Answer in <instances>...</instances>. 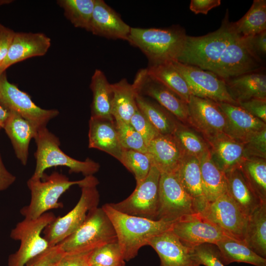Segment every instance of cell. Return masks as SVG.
Here are the masks:
<instances>
[{"instance_id": "1", "label": "cell", "mask_w": 266, "mask_h": 266, "mask_svg": "<svg viewBox=\"0 0 266 266\" xmlns=\"http://www.w3.org/2000/svg\"><path fill=\"white\" fill-rule=\"evenodd\" d=\"M102 208L110 219L125 261L135 258L139 249L153 237L170 229L172 223L128 215L109 203Z\"/></svg>"}, {"instance_id": "2", "label": "cell", "mask_w": 266, "mask_h": 266, "mask_svg": "<svg viewBox=\"0 0 266 266\" xmlns=\"http://www.w3.org/2000/svg\"><path fill=\"white\" fill-rule=\"evenodd\" d=\"M187 35L184 30L143 29L131 27L127 40L139 48L150 64L177 61L184 49Z\"/></svg>"}, {"instance_id": "3", "label": "cell", "mask_w": 266, "mask_h": 266, "mask_svg": "<svg viewBox=\"0 0 266 266\" xmlns=\"http://www.w3.org/2000/svg\"><path fill=\"white\" fill-rule=\"evenodd\" d=\"M228 10L219 29L200 36H187L177 61L213 72L228 45L235 35Z\"/></svg>"}, {"instance_id": "4", "label": "cell", "mask_w": 266, "mask_h": 266, "mask_svg": "<svg viewBox=\"0 0 266 266\" xmlns=\"http://www.w3.org/2000/svg\"><path fill=\"white\" fill-rule=\"evenodd\" d=\"M34 139L36 145V166L33 179H41L44 171L53 166H66L70 173H81L85 176L94 175L100 169L99 164L89 158L81 161L66 155L60 148L59 138L46 127L37 130Z\"/></svg>"}, {"instance_id": "5", "label": "cell", "mask_w": 266, "mask_h": 266, "mask_svg": "<svg viewBox=\"0 0 266 266\" xmlns=\"http://www.w3.org/2000/svg\"><path fill=\"white\" fill-rule=\"evenodd\" d=\"M98 179L94 175L85 176L78 185L81 189L76 205L66 215L56 217L44 230L43 237L50 247L54 246L74 233L84 223L90 210L98 207L100 195Z\"/></svg>"}, {"instance_id": "6", "label": "cell", "mask_w": 266, "mask_h": 266, "mask_svg": "<svg viewBox=\"0 0 266 266\" xmlns=\"http://www.w3.org/2000/svg\"><path fill=\"white\" fill-rule=\"evenodd\" d=\"M117 241L114 227L101 207L90 210L86 220L72 234L58 244L64 253L89 252Z\"/></svg>"}, {"instance_id": "7", "label": "cell", "mask_w": 266, "mask_h": 266, "mask_svg": "<svg viewBox=\"0 0 266 266\" xmlns=\"http://www.w3.org/2000/svg\"><path fill=\"white\" fill-rule=\"evenodd\" d=\"M81 180L70 181L65 175L54 171L50 175L44 173L41 179L31 177L27 181L31 199L29 205L20 210L21 214L28 219L38 218L48 210L63 207L59 198L71 186L79 185Z\"/></svg>"}, {"instance_id": "8", "label": "cell", "mask_w": 266, "mask_h": 266, "mask_svg": "<svg viewBox=\"0 0 266 266\" xmlns=\"http://www.w3.org/2000/svg\"><path fill=\"white\" fill-rule=\"evenodd\" d=\"M56 218L53 213L46 212L37 218H25L17 224L10 236L14 240H19L20 245L19 249L9 257L8 266H24L51 247L41 233Z\"/></svg>"}, {"instance_id": "9", "label": "cell", "mask_w": 266, "mask_h": 266, "mask_svg": "<svg viewBox=\"0 0 266 266\" xmlns=\"http://www.w3.org/2000/svg\"><path fill=\"white\" fill-rule=\"evenodd\" d=\"M0 105L29 121L37 131L46 127L48 123L59 114L57 109H45L37 106L28 94L8 81L5 71L0 75Z\"/></svg>"}, {"instance_id": "10", "label": "cell", "mask_w": 266, "mask_h": 266, "mask_svg": "<svg viewBox=\"0 0 266 266\" xmlns=\"http://www.w3.org/2000/svg\"><path fill=\"white\" fill-rule=\"evenodd\" d=\"M161 173L152 165L148 174L126 199L109 205L122 213L157 220Z\"/></svg>"}, {"instance_id": "11", "label": "cell", "mask_w": 266, "mask_h": 266, "mask_svg": "<svg viewBox=\"0 0 266 266\" xmlns=\"http://www.w3.org/2000/svg\"><path fill=\"white\" fill-rule=\"evenodd\" d=\"M197 213L194 201L174 173H161L157 220L173 223L183 216Z\"/></svg>"}, {"instance_id": "12", "label": "cell", "mask_w": 266, "mask_h": 266, "mask_svg": "<svg viewBox=\"0 0 266 266\" xmlns=\"http://www.w3.org/2000/svg\"><path fill=\"white\" fill-rule=\"evenodd\" d=\"M173 64L186 81L192 95L216 102L238 105L229 94L224 80L213 72L178 61Z\"/></svg>"}, {"instance_id": "13", "label": "cell", "mask_w": 266, "mask_h": 266, "mask_svg": "<svg viewBox=\"0 0 266 266\" xmlns=\"http://www.w3.org/2000/svg\"><path fill=\"white\" fill-rule=\"evenodd\" d=\"M261 59L251 50L245 37L236 33L219 60L213 73L225 80L259 70Z\"/></svg>"}, {"instance_id": "14", "label": "cell", "mask_w": 266, "mask_h": 266, "mask_svg": "<svg viewBox=\"0 0 266 266\" xmlns=\"http://www.w3.org/2000/svg\"><path fill=\"white\" fill-rule=\"evenodd\" d=\"M170 231L181 242L191 248L206 243L215 244L228 235L200 213L183 216L172 223Z\"/></svg>"}, {"instance_id": "15", "label": "cell", "mask_w": 266, "mask_h": 266, "mask_svg": "<svg viewBox=\"0 0 266 266\" xmlns=\"http://www.w3.org/2000/svg\"><path fill=\"white\" fill-rule=\"evenodd\" d=\"M200 213L228 235L244 242L248 217L227 193L208 202Z\"/></svg>"}, {"instance_id": "16", "label": "cell", "mask_w": 266, "mask_h": 266, "mask_svg": "<svg viewBox=\"0 0 266 266\" xmlns=\"http://www.w3.org/2000/svg\"><path fill=\"white\" fill-rule=\"evenodd\" d=\"M187 104L188 122L206 141L226 134V118L216 102L192 95Z\"/></svg>"}, {"instance_id": "17", "label": "cell", "mask_w": 266, "mask_h": 266, "mask_svg": "<svg viewBox=\"0 0 266 266\" xmlns=\"http://www.w3.org/2000/svg\"><path fill=\"white\" fill-rule=\"evenodd\" d=\"M133 84L137 94L152 98L177 120L183 123L188 122L187 103L150 76L146 68L137 72Z\"/></svg>"}, {"instance_id": "18", "label": "cell", "mask_w": 266, "mask_h": 266, "mask_svg": "<svg viewBox=\"0 0 266 266\" xmlns=\"http://www.w3.org/2000/svg\"><path fill=\"white\" fill-rule=\"evenodd\" d=\"M148 245L158 254L160 266H201L193 248L181 242L170 229L153 237Z\"/></svg>"}, {"instance_id": "19", "label": "cell", "mask_w": 266, "mask_h": 266, "mask_svg": "<svg viewBox=\"0 0 266 266\" xmlns=\"http://www.w3.org/2000/svg\"><path fill=\"white\" fill-rule=\"evenodd\" d=\"M51 46V39L43 33H15L7 55L0 65L4 70L26 59L42 56Z\"/></svg>"}, {"instance_id": "20", "label": "cell", "mask_w": 266, "mask_h": 266, "mask_svg": "<svg viewBox=\"0 0 266 266\" xmlns=\"http://www.w3.org/2000/svg\"><path fill=\"white\" fill-rule=\"evenodd\" d=\"M131 27L103 0H95L88 31L111 39L127 40Z\"/></svg>"}, {"instance_id": "21", "label": "cell", "mask_w": 266, "mask_h": 266, "mask_svg": "<svg viewBox=\"0 0 266 266\" xmlns=\"http://www.w3.org/2000/svg\"><path fill=\"white\" fill-rule=\"evenodd\" d=\"M147 154L161 173H174L185 153L173 134H160L147 145Z\"/></svg>"}, {"instance_id": "22", "label": "cell", "mask_w": 266, "mask_h": 266, "mask_svg": "<svg viewBox=\"0 0 266 266\" xmlns=\"http://www.w3.org/2000/svg\"><path fill=\"white\" fill-rule=\"evenodd\" d=\"M225 115L226 135L241 142L266 129V123L254 117L238 105L217 102Z\"/></svg>"}, {"instance_id": "23", "label": "cell", "mask_w": 266, "mask_h": 266, "mask_svg": "<svg viewBox=\"0 0 266 266\" xmlns=\"http://www.w3.org/2000/svg\"><path fill=\"white\" fill-rule=\"evenodd\" d=\"M88 138L89 148L102 151L120 161L124 149L119 141L114 119L91 116Z\"/></svg>"}, {"instance_id": "24", "label": "cell", "mask_w": 266, "mask_h": 266, "mask_svg": "<svg viewBox=\"0 0 266 266\" xmlns=\"http://www.w3.org/2000/svg\"><path fill=\"white\" fill-rule=\"evenodd\" d=\"M194 201L197 213H201L208 202L204 195L199 159L185 154L174 172Z\"/></svg>"}, {"instance_id": "25", "label": "cell", "mask_w": 266, "mask_h": 266, "mask_svg": "<svg viewBox=\"0 0 266 266\" xmlns=\"http://www.w3.org/2000/svg\"><path fill=\"white\" fill-rule=\"evenodd\" d=\"M207 142L213 161L225 173L238 168L246 158L243 143L226 134Z\"/></svg>"}, {"instance_id": "26", "label": "cell", "mask_w": 266, "mask_h": 266, "mask_svg": "<svg viewBox=\"0 0 266 266\" xmlns=\"http://www.w3.org/2000/svg\"><path fill=\"white\" fill-rule=\"evenodd\" d=\"M228 91L238 104L253 99L266 100V75L260 70L224 80Z\"/></svg>"}, {"instance_id": "27", "label": "cell", "mask_w": 266, "mask_h": 266, "mask_svg": "<svg viewBox=\"0 0 266 266\" xmlns=\"http://www.w3.org/2000/svg\"><path fill=\"white\" fill-rule=\"evenodd\" d=\"M3 129L10 139L16 157L26 166L30 141L37 131L29 121L13 112H10Z\"/></svg>"}, {"instance_id": "28", "label": "cell", "mask_w": 266, "mask_h": 266, "mask_svg": "<svg viewBox=\"0 0 266 266\" xmlns=\"http://www.w3.org/2000/svg\"><path fill=\"white\" fill-rule=\"evenodd\" d=\"M226 176L227 194L248 217L263 202L250 187L239 167L226 173Z\"/></svg>"}, {"instance_id": "29", "label": "cell", "mask_w": 266, "mask_h": 266, "mask_svg": "<svg viewBox=\"0 0 266 266\" xmlns=\"http://www.w3.org/2000/svg\"><path fill=\"white\" fill-rule=\"evenodd\" d=\"M199 160L204 195L207 201L211 202L227 193L226 173L214 162L210 150Z\"/></svg>"}, {"instance_id": "30", "label": "cell", "mask_w": 266, "mask_h": 266, "mask_svg": "<svg viewBox=\"0 0 266 266\" xmlns=\"http://www.w3.org/2000/svg\"><path fill=\"white\" fill-rule=\"evenodd\" d=\"M214 245L225 266L240 262L255 266H266V258L257 255L243 241L226 235Z\"/></svg>"}, {"instance_id": "31", "label": "cell", "mask_w": 266, "mask_h": 266, "mask_svg": "<svg viewBox=\"0 0 266 266\" xmlns=\"http://www.w3.org/2000/svg\"><path fill=\"white\" fill-rule=\"evenodd\" d=\"M146 69L150 76L188 103L192 94L186 81L176 68L173 62L149 64Z\"/></svg>"}, {"instance_id": "32", "label": "cell", "mask_w": 266, "mask_h": 266, "mask_svg": "<svg viewBox=\"0 0 266 266\" xmlns=\"http://www.w3.org/2000/svg\"><path fill=\"white\" fill-rule=\"evenodd\" d=\"M93 94L91 117L113 120L111 113L113 90L112 84L108 81L100 70H95L90 85Z\"/></svg>"}, {"instance_id": "33", "label": "cell", "mask_w": 266, "mask_h": 266, "mask_svg": "<svg viewBox=\"0 0 266 266\" xmlns=\"http://www.w3.org/2000/svg\"><path fill=\"white\" fill-rule=\"evenodd\" d=\"M113 99L111 113L115 120L130 123L137 106V92L133 84L124 78L112 84Z\"/></svg>"}, {"instance_id": "34", "label": "cell", "mask_w": 266, "mask_h": 266, "mask_svg": "<svg viewBox=\"0 0 266 266\" xmlns=\"http://www.w3.org/2000/svg\"><path fill=\"white\" fill-rule=\"evenodd\" d=\"M244 242L255 253L266 258V202L248 217Z\"/></svg>"}, {"instance_id": "35", "label": "cell", "mask_w": 266, "mask_h": 266, "mask_svg": "<svg viewBox=\"0 0 266 266\" xmlns=\"http://www.w3.org/2000/svg\"><path fill=\"white\" fill-rule=\"evenodd\" d=\"M136 104L139 109L161 134H172L178 122L172 115L159 104L137 94Z\"/></svg>"}, {"instance_id": "36", "label": "cell", "mask_w": 266, "mask_h": 266, "mask_svg": "<svg viewBox=\"0 0 266 266\" xmlns=\"http://www.w3.org/2000/svg\"><path fill=\"white\" fill-rule=\"evenodd\" d=\"M234 32L246 37L266 31V0H254L247 13L239 20L231 22Z\"/></svg>"}, {"instance_id": "37", "label": "cell", "mask_w": 266, "mask_h": 266, "mask_svg": "<svg viewBox=\"0 0 266 266\" xmlns=\"http://www.w3.org/2000/svg\"><path fill=\"white\" fill-rule=\"evenodd\" d=\"M246 181L262 202H266V161L246 158L239 166Z\"/></svg>"}, {"instance_id": "38", "label": "cell", "mask_w": 266, "mask_h": 266, "mask_svg": "<svg viewBox=\"0 0 266 266\" xmlns=\"http://www.w3.org/2000/svg\"><path fill=\"white\" fill-rule=\"evenodd\" d=\"M57 3L63 9L65 16L75 27L88 31L95 0H58Z\"/></svg>"}, {"instance_id": "39", "label": "cell", "mask_w": 266, "mask_h": 266, "mask_svg": "<svg viewBox=\"0 0 266 266\" xmlns=\"http://www.w3.org/2000/svg\"><path fill=\"white\" fill-rule=\"evenodd\" d=\"M172 134L186 155L199 159L209 151L208 144L203 138L178 122Z\"/></svg>"}, {"instance_id": "40", "label": "cell", "mask_w": 266, "mask_h": 266, "mask_svg": "<svg viewBox=\"0 0 266 266\" xmlns=\"http://www.w3.org/2000/svg\"><path fill=\"white\" fill-rule=\"evenodd\" d=\"M120 162L133 174L136 185L146 178L152 166L147 153L127 149H124Z\"/></svg>"}, {"instance_id": "41", "label": "cell", "mask_w": 266, "mask_h": 266, "mask_svg": "<svg viewBox=\"0 0 266 266\" xmlns=\"http://www.w3.org/2000/svg\"><path fill=\"white\" fill-rule=\"evenodd\" d=\"M90 265L104 266H125L122 250L117 241L108 243L93 250Z\"/></svg>"}, {"instance_id": "42", "label": "cell", "mask_w": 266, "mask_h": 266, "mask_svg": "<svg viewBox=\"0 0 266 266\" xmlns=\"http://www.w3.org/2000/svg\"><path fill=\"white\" fill-rule=\"evenodd\" d=\"M115 122L119 140L124 149L147 153V146L146 143L130 123L120 120H115Z\"/></svg>"}, {"instance_id": "43", "label": "cell", "mask_w": 266, "mask_h": 266, "mask_svg": "<svg viewBox=\"0 0 266 266\" xmlns=\"http://www.w3.org/2000/svg\"><path fill=\"white\" fill-rule=\"evenodd\" d=\"M246 158H266V129L251 136L244 142Z\"/></svg>"}, {"instance_id": "44", "label": "cell", "mask_w": 266, "mask_h": 266, "mask_svg": "<svg viewBox=\"0 0 266 266\" xmlns=\"http://www.w3.org/2000/svg\"><path fill=\"white\" fill-rule=\"evenodd\" d=\"M130 124L140 134L147 146L160 134L138 107L132 116Z\"/></svg>"}, {"instance_id": "45", "label": "cell", "mask_w": 266, "mask_h": 266, "mask_svg": "<svg viewBox=\"0 0 266 266\" xmlns=\"http://www.w3.org/2000/svg\"><path fill=\"white\" fill-rule=\"evenodd\" d=\"M194 253L200 265L204 266H225L214 244H202L193 248Z\"/></svg>"}, {"instance_id": "46", "label": "cell", "mask_w": 266, "mask_h": 266, "mask_svg": "<svg viewBox=\"0 0 266 266\" xmlns=\"http://www.w3.org/2000/svg\"><path fill=\"white\" fill-rule=\"evenodd\" d=\"M64 253L57 244L32 259L26 265L27 266H55Z\"/></svg>"}, {"instance_id": "47", "label": "cell", "mask_w": 266, "mask_h": 266, "mask_svg": "<svg viewBox=\"0 0 266 266\" xmlns=\"http://www.w3.org/2000/svg\"><path fill=\"white\" fill-rule=\"evenodd\" d=\"M92 251L82 253H64L55 266H89Z\"/></svg>"}, {"instance_id": "48", "label": "cell", "mask_w": 266, "mask_h": 266, "mask_svg": "<svg viewBox=\"0 0 266 266\" xmlns=\"http://www.w3.org/2000/svg\"><path fill=\"white\" fill-rule=\"evenodd\" d=\"M238 105L266 123V100L253 99L239 102Z\"/></svg>"}, {"instance_id": "49", "label": "cell", "mask_w": 266, "mask_h": 266, "mask_svg": "<svg viewBox=\"0 0 266 266\" xmlns=\"http://www.w3.org/2000/svg\"><path fill=\"white\" fill-rule=\"evenodd\" d=\"M253 53L261 59L266 54V31L245 37Z\"/></svg>"}, {"instance_id": "50", "label": "cell", "mask_w": 266, "mask_h": 266, "mask_svg": "<svg viewBox=\"0 0 266 266\" xmlns=\"http://www.w3.org/2000/svg\"><path fill=\"white\" fill-rule=\"evenodd\" d=\"M15 33L0 23V66L7 55Z\"/></svg>"}, {"instance_id": "51", "label": "cell", "mask_w": 266, "mask_h": 266, "mask_svg": "<svg viewBox=\"0 0 266 266\" xmlns=\"http://www.w3.org/2000/svg\"><path fill=\"white\" fill-rule=\"evenodd\" d=\"M220 4V0H192L189 8L195 14H207L211 9Z\"/></svg>"}, {"instance_id": "52", "label": "cell", "mask_w": 266, "mask_h": 266, "mask_svg": "<svg viewBox=\"0 0 266 266\" xmlns=\"http://www.w3.org/2000/svg\"><path fill=\"white\" fill-rule=\"evenodd\" d=\"M16 180V177L5 167L0 155V191L9 187Z\"/></svg>"}, {"instance_id": "53", "label": "cell", "mask_w": 266, "mask_h": 266, "mask_svg": "<svg viewBox=\"0 0 266 266\" xmlns=\"http://www.w3.org/2000/svg\"><path fill=\"white\" fill-rule=\"evenodd\" d=\"M10 114L8 111L0 105V127L3 129Z\"/></svg>"}, {"instance_id": "54", "label": "cell", "mask_w": 266, "mask_h": 266, "mask_svg": "<svg viewBox=\"0 0 266 266\" xmlns=\"http://www.w3.org/2000/svg\"><path fill=\"white\" fill-rule=\"evenodd\" d=\"M11 1H13L9 0H0V5L9 3L11 2Z\"/></svg>"}, {"instance_id": "55", "label": "cell", "mask_w": 266, "mask_h": 266, "mask_svg": "<svg viewBox=\"0 0 266 266\" xmlns=\"http://www.w3.org/2000/svg\"><path fill=\"white\" fill-rule=\"evenodd\" d=\"M5 70H4L3 68L0 66V75Z\"/></svg>"}, {"instance_id": "56", "label": "cell", "mask_w": 266, "mask_h": 266, "mask_svg": "<svg viewBox=\"0 0 266 266\" xmlns=\"http://www.w3.org/2000/svg\"><path fill=\"white\" fill-rule=\"evenodd\" d=\"M89 266H104L99 265H90Z\"/></svg>"}, {"instance_id": "57", "label": "cell", "mask_w": 266, "mask_h": 266, "mask_svg": "<svg viewBox=\"0 0 266 266\" xmlns=\"http://www.w3.org/2000/svg\"><path fill=\"white\" fill-rule=\"evenodd\" d=\"M1 128L0 127V130L1 129Z\"/></svg>"}]
</instances>
